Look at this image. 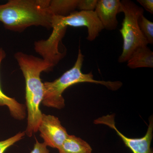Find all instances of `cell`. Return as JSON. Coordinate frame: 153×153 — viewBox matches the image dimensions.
Here are the masks:
<instances>
[{
  "label": "cell",
  "mask_w": 153,
  "mask_h": 153,
  "mask_svg": "<svg viewBox=\"0 0 153 153\" xmlns=\"http://www.w3.org/2000/svg\"><path fill=\"white\" fill-rule=\"evenodd\" d=\"M30 153H50L47 145L44 143H40L36 140L33 150Z\"/></svg>",
  "instance_id": "2e32d148"
},
{
  "label": "cell",
  "mask_w": 153,
  "mask_h": 153,
  "mask_svg": "<svg viewBox=\"0 0 153 153\" xmlns=\"http://www.w3.org/2000/svg\"><path fill=\"white\" fill-rule=\"evenodd\" d=\"M58 150L59 153H92V148L87 142L69 134Z\"/></svg>",
  "instance_id": "8fae6325"
},
{
  "label": "cell",
  "mask_w": 153,
  "mask_h": 153,
  "mask_svg": "<svg viewBox=\"0 0 153 153\" xmlns=\"http://www.w3.org/2000/svg\"><path fill=\"white\" fill-rule=\"evenodd\" d=\"M84 60V55L79 48L76 62L72 68L54 81L44 82L42 101L43 105L57 109L64 108L65 103L63 92L68 87L78 83L88 82L100 84L112 91H117L122 87L123 83L121 81L96 80L92 72L83 73L82 67Z\"/></svg>",
  "instance_id": "3957f363"
},
{
  "label": "cell",
  "mask_w": 153,
  "mask_h": 153,
  "mask_svg": "<svg viewBox=\"0 0 153 153\" xmlns=\"http://www.w3.org/2000/svg\"><path fill=\"white\" fill-rule=\"evenodd\" d=\"M68 26L87 28L88 41H92L104 29L94 11H74L66 16H54L52 28H67Z\"/></svg>",
  "instance_id": "5b68a950"
},
{
  "label": "cell",
  "mask_w": 153,
  "mask_h": 153,
  "mask_svg": "<svg viewBox=\"0 0 153 153\" xmlns=\"http://www.w3.org/2000/svg\"><path fill=\"white\" fill-rule=\"evenodd\" d=\"M143 8L151 14H153V0H137Z\"/></svg>",
  "instance_id": "e0dca14e"
},
{
  "label": "cell",
  "mask_w": 153,
  "mask_h": 153,
  "mask_svg": "<svg viewBox=\"0 0 153 153\" xmlns=\"http://www.w3.org/2000/svg\"><path fill=\"white\" fill-rule=\"evenodd\" d=\"M26 135L25 131L19 132L7 139L0 141V153H4L9 148L21 140Z\"/></svg>",
  "instance_id": "5bb4252c"
},
{
  "label": "cell",
  "mask_w": 153,
  "mask_h": 153,
  "mask_svg": "<svg viewBox=\"0 0 153 153\" xmlns=\"http://www.w3.org/2000/svg\"><path fill=\"white\" fill-rule=\"evenodd\" d=\"M149 123L146 134L142 137L133 138L126 136L119 131L115 122V114H107L96 119L94 123L96 125H103L112 129L117 134L127 147L133 153H153L151 147L153 137V118L150 117Z\"/></svg>",
  "instance_id": "8992f818"
},
{
  "label": "cell",
  "mask_w": 153,
  "mask_h": 153,
  "mask_svg": "<svg viewBox=\"0 0 153 153\" xmlns=\"http://www.w3.org/2000/svg\"><path fill=\"white\" fill-rule=\"evenodd\" d=\"M6 57L5 52L0 48V65L1 62ZM0 106L7 107L11 115L15 119L22 120L26 117V108L25 105L22 104L15 98L9 97L3 92L0 84Z\"/></svg>",
  "instance_id": "9c48e42d"
},
{
  "label": "cell",
  "mask_w": 153,
  "mask_h": 153,
  "mask_svg": "<svg viewBox=\"0 0 153 153\" xmlns=\"http://www.w3.org/2000/svg\"><path fill=\"white\" fill-rule=\"evenodd\" d=\"M127 66L131 69L153 67V52L148 46L137 48L127 61Z\"/></svg>",
  "instance_id": "30bf717a"
},
{
  "label": "cell",
  "mask_w": 153,
  "mask_h": 153,
  "mask_svg": "<svg viewBox=\"0 0 153 153\" xmlns=\"http://www.w3.org/2000/svg\"><path fill=\"white\" fill-rule=\"evenodd\" d=\"M121 2V13L124 15L120 32L123 39L121 54L118 59L120 63L127 62L134 51L140 47L147 46L148 43L140 30L138 19L144 14L143 8L129 0Z\"/></svg>",
  "instance_id": "277c9868"
},
{
  "label": "cell",
  "mask_w": 153,
  "mask_h": 153,
  "mask_svg": "<svg viewBox=\"0 0 153 153\" xmlns=\"http://www.w3.org/2000/svg\"><path fill=\"white\" fill-rule=\"evenodd\" d=\"M38 131L47 146L57 149L68 135L58 118L50 114H42Z\"/></svg>",
  "instance_id": "52a82bcc"
},
{
  "label": "cell",
  "mask_w": 153,
  "mask_h": 153,
  "mask_svg": "<svg viewBox=\"0 0 153 153\" xmlns=\"http://www.w3.org/2000/svg\"><path fill=\"white\" fill-rule=\"evenodd\" d=\"M97 0H79L77 8L79 11H94Z\"/></svg>",
  "instance_id": "9a60e30c"
},
{
  "label": "cell",
  "mask_w": 153,
  "mask_h": 153,
  "mask_svg": "<svg viewBox=\"0 0 153 153\" xmlns=\"http://www.w3.org/2000/svg\"><path fill=\"white\" fill-rule=\"evenodd\" d=\"M79 0H52L50 7L55 16H66L75 11Z\"/></svg>",
  "instance_id": "7c38bea8"
},
{
  "label": "cell",
  "mask_w": 153,
  "mask_h": 153,
  "mask_svg": "<svg viewBox=\"0 0 153 153\" xmlns=\"http://www.w3.org/2000/svg\"><path fill=\"white\" fill-rule=\"evenodd\" d=\"M94 12L104 29L116 30L118 25L117 15L121 13L120 0H97Z\"/></svg>",
  "instance_id": "ba28073f"
},
{
  "label": "cell",
  "mask_w": 153,
  "mask_h": 153,
  "mask_svg": "<svg viewBox=\"0 0 153 153\" xmlns=\"http://www.w3.org/2000/svg\"><path fill=\"white\" fill-rule=\"evenodd\" d=\"M50 0H10L0 4V22L6 29L22 32L31 26L52 28L55 15Z\"/></svg>",
  "instance_id": "7a4b0ae2"
},
{
  "label": "cell",
  "mask_w": 153,
  "mask_h": 153,
  "mask_svg": "<svg viewBox=\"0 0 153 153\" xmlns=\"http://www.w3.org/2000/svg\"><path fill=\"white\" fill-rule=\"evenodd\" d=\"M25 77L26 83V108L27 111V124L25 131L31 137L38 131L42 118L40 104L44 95V83L40 75L43 71L52 70L53 66L43 58L17 52L14 55Z\"/></svg>",
  "instance_id": "6da1fadb"
},
{
  "label": "cell",
  "mask_w": 153,
  "mask_h": 153,
  "mask_svg": "<svg viewBox=\"0 0 153 153\" xmlns=\"http://www.w3.org/2000/svg\"><path fill=\"white\" fill-rule=\"evenodd\" d=\"M140 30L146 38L148 44H153V23L144 16L141 15L138 19Z\"/></svg>",
  "instance_id": "4fadbf2b"
}]
</instances>
